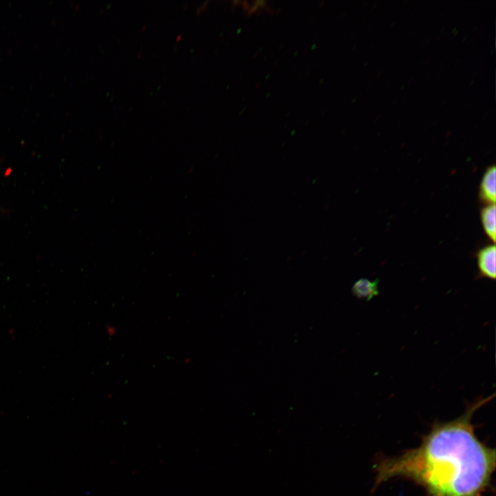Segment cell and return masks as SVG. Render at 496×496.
I'll list each match as a JSON object with an SVG mask.
<instances>
[{"mask_svg": "<svg viewBox=\"0 0 496 496\" xmlns=\"http://www.w3.org/2000/svg\"><path fill=\"white\" fill-rule=\"evenodd\" d=\"M481 220L485 233L495 243L496 238V209L495 204H489L482 209Z\"/></svg>", "mask_w": 496, "mask_h": 496, "instance_id": "5b68a950", "label": "cell"}, {"mask_svg": "<svg viewBox=\"0 0 496 496\" xmlns=\"http://www.w3.org/2000/svg\"><path fill=\"white\" fill-rule=\"evenodd\" d=\"M495 393L468 402L457 418L435 422L419 446L375 466L373 490L401 477L423 487L428 496H482L490 488L495 468V450L480 441L472 418Z\"/></svg>", "mask_w": 496, "mask_h": 496, "instance_id": "6da1fadb", "label": "cell"}, {"mask_svg": "<svg viewBox=\"0 0 496 496\" xmlns=\"http://www.w3.org/2000/svg\"><path fill=\"white\" fill-rule=\"evenodd\" d=\"M378 281L361 278L353 285L352 293L358 298L371 300L379 294Z\"/></svg>", "mask_w": 496, "mask_h": 496, "instance_id": "277c9868", "label": "cell"}, {"mask_svg": "<svg viewBox=\"0 0 496 496\" xmlns=\"http://www.w3.org/2000/svg\"><path fill=\"white\" fill-rule=\"evenodd\" d=\"M495 245L486 246L477 254V267L480 277L495 280L496 276Z\"/></svg>", "mask_w": 496, "mask_h": 496, "instance_id": "7a4b0ae2", "label": "cell"}, {"mask_svg": "<svg viewBox=\"0 0 496 496\" xmlns=\"http://www.w3.org/2000/svg\"><path fill=\"white\" fill-rule=\"evenodd\" d=\"M496 170L494 165L485 172L480 184V196L489 204H495L496 198Z\"/></svg>", "mask_w": 496, "mask_h": 496, "instance_id": "3957f363", "label": "cell"}]
</instances>
